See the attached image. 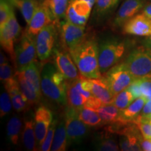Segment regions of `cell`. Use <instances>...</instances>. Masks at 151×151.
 I'll return each instance as SVG.
<instances>
[{
  "mask_svg": "<svg viewBox=\"0 0 151 151\" xmlns=\"http://www.w3.org/2000/svg\"><path fill=\"white\" fill-rule=\"evenodd\" d=\"M69 53L81 75L88 78L101 77L99 63V46L95 39L87 37L70 50Z\"/></svg>",
  "mask_w": 151,
  "mask_h": 151,
  "instance_id": "6da1fadb",
  "label": "cell"
},
{
  "mask_svg": "<svg viewBox=\"0 0 151 151\" xmlns=\"http://www.w3.org/2000/svg\"><path fill=\"white\" fill-rule=\"evenodd\" d=\"M68 84L69 81L55 65L48 62L43 63L41 71V88L47 98L58 105H67Z\"/></svg>",
  "mask_w": 151,
  "mask_h": 151,
  "instance_id": "7a4b0ae2",
  "label": "cell"
},
{
  "mask_svg": "<svg viewBox=\"0 0 151 151\" xmlns=\"http://www.w3.org/2000/svg\"><path fill=\"white\" fill-rule=\"evenodd\" d=\"M125 51V45L116 39H107L99 45V63L101 73L106 72L120 62Z\"/></svg>",
  "mask_w": 151,
  "mask_h": 151,
  "instance_id": "3957f363",
  "label": "cell"
},
{
  "mask_svg": "<svg viewBox=\"0 0 151 151\" xmlns=\"http://www.w3.org/2000/svg\"><path fill=\"white\" fill-rule=\"evenodd\" d=\"M124 65L136 78L151 75V48L141 46L130 52Z\"/></svg>",
  "mask_w": 151,
  "mask_h": 151,
  "instance_id": "277c9868",
  "label": "cell"
},
{
  "mask_svg": "<svg viewBox=\"0 0 151 151\" xmlns=\"http://www.w3.org/2000/svg\"><path fill=\"white\" fill-rule=\"evenodd\" d=\"M20 34L21 27L14 12L4 25L0 27V42L1 48L10 57V60L16 68H17V64L14 43L20 38Z\"/></svg>",
  "mask_w": 151,
  "mask_h": 151,
  "instance_id": "5b68a950",
  "label": "cell"
},
{
  "mask_svg": "<svg viewBox=\"0 0 151 151\" xmlns=\"http://www.w3.org/2000/svg\"><path fill=\"white\" fill-rule=\"evenodd\" d=\"M109 88L114 95L127 89L136 78L124 65V62L117 64L104 73Z\"/></svg>",
  "mask_w": 151,
  "mask_h": 151,
  "instance_id": "8992f818",
  "label": "cell"
},
{
  "mask_svg": "<svg viewBox=\"0 0 151 151\" xmlns=\"http://www.w3.org/2000/svg\"><path fill=\"white\" fill-rule=\"evenodd\" d=\"M58 27L55 22L43 28L36 36L37 57L41 62L48 61L53 53L54 45L58 37Z\"/></svg>",
  "mask_w": 151,
  "mask_h": 151,
  "instance_id": "52a82bcc",
  "label": "cell"
},
{
  "mask_svg": "<svg viewBox=\"0 0 151 151\" xmlns=\"http://www.w3.org/2000/svg\"><path fill=\"white\" fill-rule=\"evenodd\" d=\"M65 120L67 129L68 145L79 143L88 135L89 129L78 117V111L67 106L65 110Z\"/></svg>",
  "mask_w": 151,
  "mask_h": 151,
  "instance_id": "ba28073f",
  "label": "cell"
},
{
  "mask_svg": "<svg viewBox=\"0 0 151 151\" xmlns=\"http://www.w3.org/2000/svg\"><path fill=\"white\" fill-rule=\"evenodd\" d=\"M35 37L30 35L27 30L22 34L20 42L16 48L17 69L27 67L37 61V52Z\"/></svg>",
  "mask_w": 151,
  "mask_h": 151,
  "instance_id": "9c48e42d",
  "label": "cell"
},
{
  "mask_svg": "<svg viewBox=\"0 0 151 151\" xmlns=\"http://www.w3.org/2000/svg\"><path fill=\"white\" fill-rule=\"evenodd\" d=\"M60 43L63 50L69 52L87 37L86 26H78L66 20L60 25Z\"/></svg>",
  "mask_w": 151,
  "mask_h": 151,
  "instance_id": "30bf717a",
  "label": "cell"
},
{
  "mask_svg": "<svg viewBox=\"0 0 151 151\" xmlns=\"http://www.w3.org/2000/svg\"><path fill=\"white\" fill-rule=\"evenodd\" d=\"M55 65L67 81H72L80 77V72L69 52L55 48L53 50Z\"/></svg>",
  "mask_w": 151,
  "mask_h": 151,
  "instance_id": "8fae6325",
  "label": "cell"
},
{
  "mask_svg": "<svg viewBox=\"0 0 151 151\" xmlns=\"http://www.w3.org/2000/svg\"><path fill=\"white\" fill-rule=\"evenodd\" d=\"M34 120L37 143L39 148L46 137L50 124L53 120V114L52 111L48 107L40 106L35 111Z\"/></svg>",
  "mask_w": 151,
  "mask_h": 151,
  "instance_id": "7c38bea8",
  "label": "cell"
},
{
  "mask_svg": "<svg viewBox=\"0 0 151 151\" xmlns=\"http://www.w3.org/2000/svg\"><path fill=\"white\" fill-rule=\"evenodd\" d=\"M144 5L145 0H124L113 19L112 24L113 27H123L126 22L143 9Z\"/></svg>",
  "mask_w": 151,
  "mask_h": 151,
  "instance_id": "4fadbf2b",
  "label": "cell"
},
{
  "mask_svg": "<svg viewBox=\"0 0 151 151\" xmlns=\"http://www.w3.org/2000/svg\"><path fill=\"white\" fill-rule=\"evenodd\" d=\"M124 35L148 37L151 35V20L143 14H137L122 27Z\"/></svg>",
  "mask_w": 151,
  "mask_h": 151,
  "instance_id": "5bb4252c",
  "label": "cell"
},
{
  "mask_svg": "<svg viewBox=\"0 0 151 151\" xmlns=\"http://www.w3.org/2000/svg\"><path fill=\"white\" fill-rule=\"evenodd\" d=\"M52 22H55L54 18L48 5L44 2L39 4L27 26V32L30 35L36 37L43 28Z\"/></svg>",
  "mask_w": 151,
  "mask_h": 151,
  "instance_id": "9a60e30c",
  "label": "cell"
},
{
  "mask_svg": "<svg viewBox=\"0 0 151 151\" xmlns=\"http://www.w3.org/2000/svg\"><path fill=\"white\" fill-rule=\"evenodd\" d=\"M4 88L10 96L12 105L14 110L18 113H22L27 111L30 105L27 99L22 93L20 85L16 76L4 83Z\"/></svg>",
  "mask_w": 151,
  "mask_h": 151,
  "instance_id": "2e32d148",
  "label": "cell"
},
{
  "mask_svg": "<svg viewBox=\"0 0 151 151\" xmlns=\"http://www.w3.org/2000/svg\"><path fill=\"white\" fill-rule=\"evenodd\" d=\"M92 93L94 97L101 100L103 104L112 103L114 94L111 92L104 76L100 77L99 78H92Z\"/></svg>",
  "mask_w": 151,
  "mask_h": 151,
  "instance_id": "e0dca14e",
  "label": "cell"
},
{
  "mask_svg": "<svg viewBox=\"0 0 151 151\" xmlns=\"http://www.w3.org/2000/svg\"><path fill=\"white\" fill-rule=\"evenodd\" d=\"M16 77L18 79L22 93L27 99L30 106H35L40 101L41 92H39L31 83L16 71Z\"/></svg>",
  "mask_w": 151,
  "mask_h": 151,
  "instance_id": "ac0fdd59",
  "label": "cell"
},
{
  "mask_svg": "<svg viewBox=\"0 0 151 151\" xmlns=\"http://www.w3.org/2000/svg\"><path fill=\"white\" fill-rule=\"evenodd\" d=\"M22 140L24 148L29 151L37 150V138L35 129V120L30 118L24 120L22 131Z\"/></svg>",
  "mask_w": 151,
  "mask_h": 151,
  "instance_id": "d6986e66",
  "label": "cell"
},
{
  "mask_svg": "<svg viewBox=\"0 0 151 151\" xmlns=\"http://www.w3.org/2000/svg\"><path fill=\"white\" fill-rule=\"evenodd\" d=\"M87 99L79 91L76 86L75 80L69 81L67 89V104L68 106L79 111L83 107Z\"/></svg>",
  "mask_w": 151,
  "mask_h": 151,
  "instance_id": "ffe728a7",
  "label": "cell"
},
{
  "mask_svg": "<svg viewBox=\"0 0 151 151\" xmlns=\"http://www.w3.org/2000/svg\"><path fill=\"white\" fill-rule=\"evenodd\" d=\"M11 4L20 11L27 26L31 22L36 9L39 4L37 0H9Z\"/></svg>",
  "mask_w": 151,
  "mask_h": 151,
  "instance_id": "44dd1931",
  "label": "cell"
},
{
  "mask_svg": "<svg viewBox=\"0 0 151 151\" xmlns=\"http://www.w3.org/2000/svg\"><path fill=\"white\" fill-rule=\"evenodd\" d=\"M112 134L106 128H105V131L101 132L97 136L95 143V148L97 150L118 151L120 150L118 143L113 137Z\"/></svg>",
  "mask_w": 151,
  "mask_h": 151,
  "instance_id": "7402d4cb",
  "label": "cell"
},
{
  "mask_svg": "<svg viewBox=\"0 0 151 151\" xmlns=\"http://www.w3.org/2000/svg\"><path fill=\"white\" fill-rule=\"evenodd\" d=\"M68 145L67 129L65 118L58 122L55 133L52 141L50 150L52 151H65Z\"/></svg>",
  "mask_w": 151,
  "mask_h": 151,
  "instance_id": "603a6c76",
  "label": "cell"
},
{
  "mask_svg": "<svg viewBox=\"0 0 151 151\" xmlns=\"http://www.w3.org/2000/svg\"><path fill=\"white\" fill-rule=\"evenodd\" d=\"M71 0H45L54 18L55 23L59 27L60 20L65 18L66 11Z\"/></svg>",
  "mask_w": 151,
  "mask_h": 151,
  "instance_id": "cb8c5ba5",
  "label": "cell"
},
{
  "mask_svg": "<svg viewBox=\"0 0 151 151\" xmlns=\"http://www.w3.org/2000/svg\"><path fill=\"white\" fill-rule=\"evenodd\" d=\"M147 100L148 99L143 96L134 99L127 108L122 111V115L124 119L127 121L132 122V120H134L140 114Z\"/></svg>",
  "mask_w": 151,
  "mask_h": 151,
  "instance_id": "d4e9b609",
  "label": "cell"
},
{
  "mask_svg": "<svg viewBox=\"0 0 151 151\" xmlns=\"http://www.w3.org/2000/svg\"><path fill=\"white\" fill-rule=\"evenodd\" d=\"M22 127V120L18 116H13L7 123V137L13 145L18 144Z\"/></svg>",
  "mask_w": 151,
  "mask_h": 151,
  "instance_id": "484cf974",
  "label": "cell"
},
{
  "mask_svg": "<svg viewBox=\"0 0 151 151\" xmlns=\"http://www.w3.org/2000/svg\"><path fill=\"white\" fill-rule=\"evenodd\" d=\"M79 118L88 127H97L101 124V120L97 111L83 107L78 111Z\"/></svg>",
  "mask_w": 151,
  "mask_h": 151,
  "instance_id": "4316f807",
  "label": "cell"
},
{
  "mask_svg": "<svg viewBox=\"0 0 151 151\" xmlns=\"http://www.w3.org/2000/svg\"><path fill=\"white\" fill-rule=\"evenodd\" d=\"M120 0H96L95 14L97 17H104L116 9Z\"/></svg>",
  "mask_w": 151,
  "mask_h": 151,
  "instance_id": "83f0119b",
  "label": "cell"
},
{
  "mask_svg": "<svg viewBox=\"0 0 151 151\" xmlns=\"http://www.w3.org/2000/svg\"><path fill=\"white\" fill-rule=\"evenodd\" d=\"M134 99L133 94L127 89H126L114 95L111 104L116 106L120 111H123L127 108L134 101Z\"/></svg>",
  "mask_w": 151,
  "mask_h": 151,
  "instance_id": "f1b7e54d",
  "label": "cell"
},
{
  "mask_svg": "<svg viewBox=\"0 0 151 151\" xmlns=\"http://www.w3.org/2000/svg\"><path fill=\"white\" fill-rule=\"evenodd\" d=\"M69 3L78 16L89 18L92 8L90 3L84 0H71Z\"/></svg>",
  "mask_w": 151,
  "mask_h": 151,
  "instance_id": "f546056e",
  "label": "cell"
},
{
  "mask_svg": "<svg viewBox=\"0 0 151 151\" xmlns=\"http://www.w3.org/2000/svg\"><path fill=\"white\" fill-rule=\"evenodd\" d=\"M139 128V132L146 139H151V120L139 115L132 120Z\"/></svg>",
  "mask_w": 151,
  "mask_h": 151,
  "instance_id": "4dcf8cb0",
  "label": "cell"
},
{
  "mask_svg": "<svg viewBox=\"0 0 151 151\" xmlns=\"http://www.w3.org/2000/svg\"><path fill=\"white\" fill-rule=\"evenodd\" d=\"M58 120L57 119H55V120H52V122L50 124V127L48 128V132H47V134L46 135V137H45L44 140L41 143V145L39 147V150L42 151H49L50 150L52 146V141H53V138L55 136V130L57 128V126H58Z\"/></svg>",
  "mask_w": 151,
  "mask_h": 151,
  "instance_id": "1f68e13d",
  "label": "cell"
},
{
  "mask_svg": "<svg viewBox=\"0 0 151 151\" xmlns=\"http://www.w3.org/2000/svg\"><path fill=\"white\" fill-rule=\"evenodd\" d=\"M14 6L9 0H1L0 2V27H3L14 14Z\"/></svg>",
  "mask_w": 151,
  "mask_h": 151,
  "instance_id": "d6a6232c",
  "label": "cell"
},
{
  "mask_svg": "<svg viewBox=\"0 0 151 151\" xmlns=\"http://www.w3.org/2000/svg\"><path fill=\"white\" fill-rule=\"evenodd\" d=\"M65 19L68 22L74 24L78 26H86L88 21V18H85V17H81L77 15L73 11V9L71 6V5L69 3L68 6L67 11H66Z\"/></svg>",
  "mask_w": 151,
  "mask_h": 151,
  "instance_id": "836d02e7",
  "label": "cell"
},
{
  "mask_svg": "<svg viewBox=\"0 0 151 151\" xmlns=\"http://www.w3.org/2000/svg\"><path fill=\"white\" fill-rule=\"evenodd\" d=\"M12 106V101H11L8 92L6 91L2 92L0 97V116L1 118L10 113Z\"/></svg>",
  "mask_w": 151,
  "mask_h": 151,
  "instance_id": "e575fe53",
  "label": "cell"
},
{
  "mask_svg": "<svg viewBox=\"0 0 151 151\" xmlns=\"http://www.w3.org/2000/svg\"><path fill=\"white\" fill-rule=\"evenodd\" d=\"M16 76L14 74V69L9 62H6L4 64H0V79L3 83L6 82Z\"/></svg>",
  "mask_w": 151,
  "mask_h": 151,
  "instance_id": "d590c367",
  "label": "cell"
},
{
  "mask_svg": "<svg viewBox=\"0 0 151 151\" xmlns=\"http://www.w3.org/2000/svg\"><path fill=\"white\" fill-rule=\"evenodd\" d=\"M138 81L143 97H146L147 99L151 97V75L138 78Z\"/></svg>",
  "mask_w": 151,
  "mask_h": 151,
  "instance_id": "8d00e7d4",
  "label": "cell"
},
{
  "mask_svg": "<svg viewBox=\"0 0 151 151\" xmlns=\"http://www.w3.org/2000/svg\"><path fill=\"white\" fill-rule=\"evenodd\" d=\"M102 104H103L101 102V100L96 97H94V95H92L86 100V102L84 104L83 107L97 111L100 107L102 106Z\"/></svg>",
  "mask_w": 151,
  "mask_h": 151,
  "instance_id": "74e56055",
  "label": "cell"
},
{
  "mask_svg": "<svg viewBox=\"0 0 151 151\" xmlns=\"http://www.w3.org/2000/svg\"><path fill=\"white\" fill-rule=\"evenodd\" d=\"M127 90L131 92V93L133 94L134 99H137V98L142 97L143 94L142 92H141L140 85H139V81H138V78L136 79V80L134 81L130 85V86L128 87Z\"/></svg>",
  "mask_w": 151,
  "mask_h": 151,
  "instance_id": "f35d334b",
  "label": "cell"
},
{
  "mask_svg": "<svg viewBox=\"0 0 151 151\" xmlns=\"http://www.w3.org/2000/svg\"><path fill=\"white\" fill-rule=\"evenodd\" d=\"M139 115H141V116L145 117V118H150L151 116V97L148 98L147 100L146 103L145 104L144 106L141 111V113Z\"/></svg>",
  "mask_w": 151,
  "mask_h": 151,
  "instance_id": "ab89813d",
  "label": "cell"
},
{
  "mask_svg": "<svg viewBox=\"0 0 151 151\" xmlns=\"http://www.w3.org/2000/svg\"><path fill=\"white\" fill-rule=\"evenodd\" d=\"M141 149L144 151H151V139H146L142 135L139 138Z\"/></svg>",
  "mask_w": 151,
  "mask_h": 151,
  "instance_id": "60d3db41",
  "label": "cell"
},
{
  "mask_svg": "<svg viewBox=\"0 0 151 151\" xmlns=\"http://www.w3.org/2000/svg\"><path fill=\"white\" fill-rule=\"evenodd\" d=\"M142 13L151 20V2L144 5L142 9Z\"/></svg>",
  "mask_w": 151,
  "mask_h": 151,
  "instance_id": "b9f144b4",
  "label": "cell"
},
{
  "mask_svg": "<svg viewBox=\"0 0 151 151\" xmlns=\"http://www.w3.org/2000/svg\"><path fill=\"white\" fill-rule=\"evenodd\" d=\"M0 57H1V58H1V59H0V64H4V63H6V62H9L8 58L6 57V55L3 53V52H1V55H0Z\"/></svg>",
  "mask_w": 151,
  "mask_h": 151,
  "instance_id": "7bdbcfd3",
  "label": "cell"
},
{
  "mask_svg": "<svg viewBox=\"0 0 151 151\" xmlns=\"http://www.w3.org/2000/svg\"><path fill=\"white\" fill-rule=\"evenodd\" d=\"M144 46L149 47V48H151V35L149 36L147 38V39L144 42Z\"/></svg>",
  "mask_w": 151,
  "mask_h": 151,
  "instance_id": "ee69618b",
  "label": "cell"
},
{
  "mask_svg": "<svg viewBox=\"0 0 151 151\" xmlns=\"http://www.w3.org/2000/svg\"><path fill=\"white\" fill-rule=\"evenodd\" d=\"M84 1H88V3L90 4V5L92 6H93L94 5V4L96 3V0H84Z\"/></svg>",
  "mask_w": 151,
  "mask_h": 151,
  "instance_id": "f6af8a7d",
  "label": "cell"
},
{
  "mask_svg": "<svg viewBox=\"0 0 151 151\" xmlns=\"http://www.w3.org/2000/svg\"><path fill=\"white\" fill-rule=\"evenodd\" d=\"M149 119H150V120H151V116L150 117V118H149Z\"/></svg>",
  "mask_w": 151,
  "mask_h": 151,
  "instance_id": "bcb514c9",
  "label": "cell"
}]
</instances>
